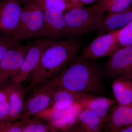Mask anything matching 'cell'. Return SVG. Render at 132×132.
<instances>
[{
	"instance_id": "cell-2",
	"label": "cell",
	"mask_w": 132,
	"mask_h": 132,
	"mask_svg": "<svg viewBox=\"0 0 132 132\" xmlns=\"http://www.w3.org/2000/svg\"><path fill=\"white\" fill-rule=\"evenodd\" d=\"M79 43L75 39L53 41L46 48L37 67L31 74L27 93L33 91L38 85L59 74L77 57Z\"/></svg>"
},
{
	"instance_id": "cell-8",
	"label": "cell",
	"mask_w": 132,
	"mask_h": 132,
	"mask_svg": "<svg viewBox=\"0 0 132 132\" xmlns=\"http://www.w3.org/2000/svg\"><path fill=\"white\" fill-rule=\"evenodd\" d=\"M54 40L45 38L29 44L21 67L10 83H21L31 75L37 67L45 50Z\"/></svg>"
},
{
	"instance_id": "cell-11",
	"label": "cell",
	"mask_w": 132,
	"mask_h": 132,
	"mask_svg": "<svg viewBox=\"0 0 132 132\" xmlns=\"http://www.w3.org/2000/svg\"><path fill=\"white\" fill-rule=\"evenodd\" d=\"M44 13V22L38 37L49 39L70 37L64 12L46 10Z\"/></svg>"
},
{
	"instance_id": "cell-21",
	"label": "cell",
	"mask_w": 132,
	"mask_h": 132,
	"mask_svg": "<svg viewBox=\"0 0 132 132\" xmlns=\"http://www.w3.org/2000/svg\"><path fill=\"white\" fill-rule=\"evenodd\" d=\"M44 11L55 10L65 13L76 7L83 5L76 0H35Z\"/></svg>"
},
{
	"instance_id": "cell-10",
	"label": "cell",
	"mask_w": 132,
	"mask_h": 132,
	"mask_svg": "<svg viewBox=\"0 0 132 132\" xmlns=\"http://www.w3.org/2000/svg\"><path fill=\"white\" fill-rule=\"evenodd\" d=\"M22 5L21 0H0V28L14 38L19 27Z\"/></svg>"
},
{
	"instance_id": "cell-29",
	"label": "cell",
	"mask_w": 132,
	"mask_h": 132,
	"mask_svg": "<svg viewBox=\"0 0 132 132\" xmlns=\"http://www.w3.org/2000/svg\"><path fill=\"white\" fill-rule=\"evenodd\" d=\"M120 132H132V124L124 127Z\"/></svg>"
},
{
	"instance_id": "cell-15",
	"label": "cell",
	"mask_w": 132,
	"mask_h": 132,
	"mask_svg": "<svg viewBox=\"0 0 132 132\" xmlns=\"http://www.w3.org/2000/svg\"><path fill=\"white\" fill-rule=\"evenodd\" d=\"M76 102L79 104L83 108L94 112L106 120L110 109L115 105L117 102L113 99L97 97L95 96L94 94L88 93L81 97Z\"/></svg>"
},
{
	"instance_id": "cell-30",
	"label": "cell",
	"mask_w": 132,
	"mask_h": 132,
	"mask_svg": "<svg viewBox=\"0 0 132 132\" xmlns=\"http://www.w3.org/2000/svg\"><path fill=\"white\" fill-rule=\"evenodd\" d=\"M7 122L6 121L0 120V132H1L5 128Z\"/></svg>"
},
{
	"instance_id": "cell-4",
	"label": "cell",
	"mask_w": 132,
	"mask_h": 132,
	"mask_svg": "<svg viewBox=\"0 0 132 132\" xmlns=\"http://www.w3.org/2000/svg\"><path fill=\"white\" fill-rule=\"evenodd\" d=\"M57 86V76L38 85L25 101L19 118L21 120L28 119L46 111L52 105Z\"/></svg>"
},
{
	"instance_id": "cell-19",
	"label": "cell",
	"mask_w": 132,
	"mask_h": 132,
	"mask_svg": "<svg viewBox=\"0 0 132 132\" xmlns=\"http://www.w3.org/2000/svg\"><path fill=\"white\" fill-rule=\"evenodd\" d=\"M111 87L118 104L132 106V80L126 77H118L112 82Z\"/></svg>"
},
{
	"instance_id": "cell-25",
	"label": "cell",
	"mask_w": 132,
	"mask_h": 132,
	"mask_svg": "<svg viewBox=\"0 0 132 132\" xmlns=\"http://www.w3.org/2000/svg\"><path fill=\"white\" fill-rule=\"evenodd\" d=\"M30 118L21 120L20 121L15 123L7 122L5 128L1 132H22L23 129Z\"/></svg>"
},
{
	"instance_id": "cell-20",
	"label": "cell",
	"mask_w": 132,
	"mask_h": 132,
	"mask_svg": "<svg viewBox=\"0 0 132 132\" xmlns=\"http://www.w3.org/2000/svg\"><path fill=\"white\" fill-rule=\"evenodd\" d=\"M132 5V0H100L90 6L100 13H116L127 9Z\"/></svg>"
},
{
	"instance_id": "cell-3",
	"label": "cell",
	"mask_w": 132,
	"mask_h": 132,
	"mask_svg": "<svg viewBox=\"0 0 132 132\" xmlns=\"http://www.w3.org/2000/svg\"><path fill=\"white\" fill-rule=\"evenodd\" d=\"M105 13H97L90 7L78 6L64 13L70 37H79L97 31Z\"/></svg>"
},
{
	"instance_id": "cell-9",
	"label": "cell",
	"mask_w": 132,
	"mask_h": 132,
	"mask_svg": "<svg viewBox=\"0 0 132 132\" xmlns=\"http://www.w3.org/2000/svg\"><path fill=\"white\" fill-rule=\"evenodd\" d=\"M132 68V45L120 48L113 54L105 66V76L108 80L127 77Z\"/></svg>"
},
{
	"instance_id": "cell-6",
	"label": "cell",
	"mask_w": 132,
	"mask_h": 132,
	"mask_svg": "<svg viewBox=\"0 0 132 132\" xmlns=\"http://www.w3.org/2000/svg\"><path fill=\"white\" fill-rule=\"evenodd\" d=\"M118 31L119 30L100 34L93 41L83 48L79 56L91 60L110 57L121 47L118 43Z\"/></svg>"
},
{
	"instance_id": "cell-14",
	"label": "cell",
	"mask_w": 132,
	"mask_h": 132,
	"mask_svg": "<svg viewBox=\"0 0 132 132\" xmlns=\"http://www.w3.org/2000/svg\"><path fill=\"white\" fill-rule=\"evenodd\" d=\"M131 20L132 5L122 12L104 14L97 31L100 34L117 31L123 28Z\"/></svg>"
},
{
	"instance_id": "cell-5",
	"label": "cell",
	"mask_w": 132,
	"mask_h": 132,
	"mask_svg": "<svg viewBox=\"0 0 132 132\" xmlns=\"http://www.w3.org/2000/svg\"><path fill=\"white\" fill-rule=\"evenodd\" d=\"M22 9L19 27L14 38L20 41L38 36L44 20V11L35 0H21Z\"/></svg>"
},
{
	"instance_id": "cell-32",
	"label": "cell",
	"mask_w": 132,
	"mask_h": 132,
	"mask_svg": "<svg viewBox=\"0 0 132 132\" xmlns=\"http://www.w3.org/2000/svg\"><path fill=\"white\" fill-rule=\"evenodd\" d=\"M0 120H5V118L1 114H0Z\"/></svg>"
},
{
	"instance_id": "cell-24",
	"label": "cell",
	"mask_w": 132,
	"mask_h": 132,
	"mask_svg": "<svg viewBox=\"0 0 132 132\" xmlns=\"http://www.w3.org/2000/svg\"><path fill=\"white\" fill-rule=\"evenodd\" d=\"M19 41L5 34L3 35L0 40V61L7 52L19 43Z\"/></svg>"
},
{
	"instance_id": "cell-28",
	"label": "cell",
	"mask_w": 132,
	"mask_h": 132,
	"mask_svg": "<svg viewBox=\"0 0 132 132\" xmlns=\"http://www.w3.org/2000/svg\"><path fill=\"white\" fill-rule=\"evenodd\" d=\"M82 5L84 4H89L95 3L98 2L100 0H76Z\"/></svg>"
},
{
	"instance_id": "cell-13",
	"label": "cell",
	"mask_w": 132,
	"mask_h": 132,
	"mask_svg": "<svg viewBox=\"0 0 132 132\" xmlns=\"http://www.w3.org/2000/svg\"><path fill=\"white\" fill-rule=\"evenodd\" d=\"M2 88L6 93L9 104V113L7 121L12 122L19 118L25 102L27 92L20 83L12 82Z\"/></svg>"
},
{
	"instance_id": "cell-22",
	"label": "cell",
	"mask_w": 132,
	"mask_h": 132,
	"mask_svg": "<svg viewBox=\"0 0 132 132\" xmlns=\"http://www.w3.org/2000/svg\"><path fill=\"white\" fill-rule=\"evenodd\" d=\"M58 131L51 122L40 116L29 119L22 132H51Z\"/></svg>"
},
{
	"instance_id": "cell-18",
	"label": "cell",
	"mask_w": 132,
	"mask_h": 132,
	"mask_svg": "<svg viewBox=\"0 0 132 132\" xmlns=\"http://www.w3.org/2000/svg\"><path fill=\"white\" fill-rule=\"evenodd\" d=\"M105 121L106 120L94 112L83 108L79 115L78 123L76 125L79 126L75 127H79V131L100 132L104 127Z\"/></svg>"
},
{
	"instance_id": "cell-17",
	"label": "cell",
	"mask_w": 132,
	"mask_h": 132,
	"mask_svg": "<svg viewBox=\"0 0 132 132\" xmlns=\"http://www.w3.org/2000/svg\"><path fill=\"white\" fill-rule=\"evenodd\" d=\"M87 94L76 93L57 86L54 95L52 105L44 112H47V114H50L51 116L58 111L70 106Z\"/></svg>"
},
{
	"instance_id": "cell-23",
	"label": "cell",
	"mask_w": 132,
	"mask_h": 132,
	"mask_svg": "<svg viewBox=\"0 0 132 132\" xmlns=\"http://www.w3.org/2000/svg\"><path fill=\"white\" fill-rule=\"evenodd\" d=\"M118 39L121 47L132 45V20L123 28L119 29Z\"/></svg>"
},
{
	"instance_id": "cell-12",
	"label": "cell",
	"mask_w": 132,
	"mask_h": 132,
	"mask_svg": "<svg viewBox=\"0 0 132 132\" xmlns=\"http://www.w3.org/2000/svg\"><path fill=\"white\" fill-rule=\"evenodd\" d=\"M104 127L108 132H120L124 127L132 124V106L118 104L110 109Z\"/></svg>"
},
{
	"instance_id": "cell-26",
	"label": "cell",
	"mask_w": 132,
	"mask_h": 132,
	"mask_svg": "<svg viewBox=\"0 0 132 132\" xmlns=\"http://www.w3.org/2000/svg\"><path fill=\"white\" fill-rule=\"evenodd\" d=\"M9 111L10 106L8 99L5 101L0 102V114L5 118V120L6 121Z\"/></svg>"
},
{
	"instance_id": "cell-16",
	"label": "cell",
	"mask_w": 132,
	"mask_h": 132,
	"mask_svg": "<svg viewBox=\"0 0 132 132\" xmlns=\"http://www.w3.org/2000/svg\"><path fill=\"white\" fill-rule=\"evenodd\" d=\"M83 108L76 102L70 106L52 114L54 118L52 123L58 130H69L77 123L79 115Z\"/></svg>"
},
{
	"instance_id": "cell-7",
	"label": "cell",
	"mask_w": 132,
	"mask_h": 132,
	"mask_svg": "<svg viewBox=\"0 0 132 132\" xmlns=\"http://www.w3.org/2000/svg\"><path fill=\"white\" fill-rule=\"evenodd\" d=\"M29 45L19 44L10 49L0 61V88L11 82L24 61Z\"/></svg>"
},
{
	"instance_id": "cell-31",
	"label": "cell",
	"mask_w": 132,
	"mask_h": 132,
	"mask_svg": "<svg viewBox=\"0 0 132 132\" xmlns=\"http://www.w3.org/2000/svg\"><path fill=\"white\" fill-rule=\"evenodd\" d=\"M126 78H130L132 80V68L131 69V71H130V72L128 75L127 77H126Z\"/></svg>"
},
{
	"instance_id": "cell-27",
	"label": "cell",
	"mask_w": 132,
	"mask_h": 132,
	"mask_svg": "<svg viewBox=\"0 0 132 132\" xmlns=\"http://www.w3.org/2000/svg\"><path fill=\"white\" fill-rule=\"evenodd\" d=\"M8 100L6 93L3 88H0V102Z\"/></svg>"
},
{
	"instance_id": "cell-33",
	"label": "cell",
	"mask_w": 132,
	"mask_h": 132,
	"mask_svg": "<svg viewBox=\"0 0 132 132\" xmlns=\"http://www.w3.org/2000/svg\"><path fill=\"white\" fill-rule=\"evenodd\" d=\"M1 32H2L1 28H0V40L1 39L2 37V34Z\"/></svg>"
},
{
	"instance_id": "cell-1",
	"label": "cell",
	"mask_w": 132,
	"mask_h": 132,
	"mask_svg": "<svg viewBox=\"0 0 132 132\" xmlns=\"http://www.w3.org/2000/svg\"><path fill=\"white\" fill-rule=\"evenodd\" d=\"M105 73L94 60L77 56L57 76V86L77 93H103Z\"/></svg>"
}]
</instances>
